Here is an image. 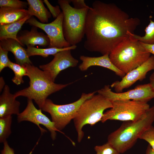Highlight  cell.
<instances>
[{
    "label": "cell",
    "instance_id": "d6a6232c",
    "mask_svg": "<svg viewBox=\"0 0 154 154\" xmlns=\"http://www.w3.org/2000/svg\"><path fill=\"white\" fill-rule=\"evenodd\" d=\"M149 80V83L154 89V72H153L150 76Z\"/></svg>",
    "mask_w": 154,
    "mask_h": 154
},
{
    "label": "cell",
    "instance_id": "8992f818",
    "mask_svg": "<svg viewBox=\"0 0 154 154\" xmlns=\"http://www.w3.org/2000/svg\"><path fill=\"white\" fill-rule=\"evenodd\" d=\"M112 107L111 101L98 93L83 103L73 119L78 142L81 141L84 136L83 127L86 124L94 125L101 121L104 110Z\"/></svg>",
    "mask_w": 154,
    "mask_h": 154
},
{
    "label": "cell",
    "instance_id": "9c48e42d",
    "mask_svg": "<svg viewBox=\"0 0 154 154\" xmlns=\"http://www.w3.org/2000/svg\"><path fill=\"white\" fill-rule=\"evenodd\" d=\"M97 92L111 102L130 100L147 103L154 98V89L149 83L138 85L133 89L120 93L113 92L110 86L106 85Z\"/></svg>",
    "mask_w": 154,
    "mask_h": 154
},
{
    "label": "cell",
    "instance_id": "83f0119b",
    "mask_svg": "<svg viewBox=\"0 0 154 154\" xmlns=\"http://www.w3.org/2000/svg\"><path fill=\"white\" fill-rule=\"evenodd\" d=\"M8 52L0 47V72L5 68L8 67L10 60L8 56Z\"/></svg>",
    "mask_w": 154,
    "mask_h": 154
},
{
    "label": "cell",
    "instance_id": "4dcf8cb0",
    "mask_svg": "<svg viewBox=\"0 0 154 154\" xmlns=\"http://www.w3.org/2000/svg\"><path fill=\"white\" fill-rule=\"evenodd\" d=\"M3 143V149L1 151V154H15L14 149L9 146L7 141Z\"/></svg>",
    "mask_w": 154,
    "mask_h": 154
},
{
    "label": "cell",
    "instance_id": "f546056e",
    "mask_svg": "<svg viewBox=\"0 0 154 154\" xmlns=\"http://www.w3.org/2000/svg\"><path fill=\"white\" fill-rule=\"evenodd\" d=\"M70 2H72L74 6V7L77 9H81L88 7L84 0H71Z\"/></svg>",
    "mask_w": 154,
    "mask_h": 154
},
{
    "label": "cell",
    "instance_id": "ffe728a7",
    "mask_svg": "<svg viewBox=\"0 0 154 154\" xmlns=\"http://www.w3.org/2000/svg\"><path fill=\"white\" fill-rule=\"evenodd\" d=\"M31 17L28 15L23 19L14 23L0 24V40L11 38L20 43L17 38V34L23 24Z\"/></svg>",
    "mask_w": 154,
    "mask_h": 154
},
{
    "label": "cell",
    "instance_id": "4316f807",
    "mask_svg": "<svg viewBox=\"0 0 154 154\" xmlns=\"http://www.w3.org/2000/svg\"><path fill=\"white\" fill-rule=\"evenodd\" d=\"M139 139L147 141L154 150V127L151 125L141 135Z\"/></svg>",
    "mask_w": 154,
    "mask_h": 154
},
{
    "label": "cell",
    "instance_id": "44dd1931",
    "mask_svg": "<svg viewBox=\"0 0 154 154\" xmlns=\"http://www.w3.org/2000/svg\"><path fill=\"white\" fill-rule=\"evenodd\" d=\"M77 47L76 45L64 48L49 47L47 48H38L31 46H27L26 49L27 54L29 57L35 55H40L44 57H46L49 55H54L58 52L67 49L74 50Z\"/></svg>",
    "mask_w": 154,
    "mask_h": 154
},
{
    "label": "cell",
    "instance_id": "7402d4cb",
    "mask_svg": "<svg viewBox=\"0 0 154 154\" xmlns=\"http://www.w3.org/2000/svg\"><path fill=\"white\" fill-rule=\"evenodd\" d=\"M149 25L145 29V34L141 37L130 33V34L137 40L143 43L149 44H154V21L151 19Z\"/></svg>",
    "mask_w": 154,
    "mask_h": 154
},
{
    "label": "cell",
    "instance_id": "ba28073f",
    "mask_svg": "<svg viewBox=\"0 0 154 154\" xmlns=\"http://www.w3.org/2000/svg\"><path fill=\"white\" fill-rule=\"evenodd\" d=\"M112 107L104 113L102 123L108 120L134 121L141 118L149 108L147 103L130 100L112 102Z\"/></svg>",
    "mask_w": 154,
    "mask_h": 154
},
{
    "label": "cell",
    "instance_id": "e0dca14e",
    "mask_svg": "<svg viewBox=\"0 0 154 154\" xmlns=\"http://www.w3.org/2000/svg\"><path fill=\"white\" fill-rule=\"evenodd\" d=\"M0 40V47L4 50L13 53L16 63L21 66L26 64H32V62L27 54L26 49L19 42L11 38Z\"/></svg>",
    "mask_w": 154,
    "mask_h": 154
},
{
    "label": "cell",
    "instance_id": "4fadbf2b",
    "mask_svg": "<svg viewBox=\"0 0 154 154\" xmlns=\"http://www.w3.org/2000/svg\"><path fill=\"white\" fill-rule=\"evenodd\" d=\"M71 49L60 51L54 55L53 60L49 63L39 67L50 77L54 82L60 72L70 67L77 66L78 61L71 54Z\"/></svg>",
    "mask_w": 154,
    "mask_h": 154
},
{
    "label": "cell",
    "instance_id": "5b68a950",
    "mask_svg": "<svg viewBox=\"0 0 154 154\" xmlns=\"http://www.w3.org/2000/svg\"><path fill=\"white\" fill-rule=\"evenodd\" d=\"M63 15V32L64 37L71 46L76 45L85 35L86 18L89 7L77 9L70 5V0H58Z\"/></svg>",
    "mask_w": 154,
    "mask_h": 154
},
{
    "label": "cell",
    "instance_id": "d4e9b609",
    "mask_svg": "<svg viewBox=\"0 0 154 154\" xmlns=\"http://www.w3.org/2000/svg\"><path fill=\"white\" fill-rule=\"evenodd\" d=\"M28 5L27 2L19 0H0V7H6L17 9H25Z\"/></svg>",
    "mask_w": 154,
    "mask_h": 154
},
{
    "label": "cell",
    "instance_id": "e575fe53",
    "mask_svg": "<svg viewBox=\"0 0 154 154\" xmlns=\"http://www.w3.org/2000/svg\"><path fill=\"white\" fill-rule=\"evenodd\" d=\"M5 82L4 80L2 77L0 78V92L2 91V89H3L5 85Z\"/></svg>",
    "mask_w": 154,
    "mask_h": 154
},
{
    "label": "cell",
    "instance_id": "2e32d148",
    "mask_svg": "<svg viewBox=\"0 0 154 154\" xmlns=\"http://www.w3.org/2000/svg\"><path fill=\"white\" fill-rule=\"evenodd\" d=\"M17 38L21 45L28 46H34L39 45L43 47L49 46L50 41L47 35L43 33L38 32L37 27L33 26L30 31L27 30L21 31Z\"/></svg>",
    "mask_w": 154,
    "mask_h": 154
},
{
    "label": "cell",
    "instance_id": "8fae6325",
    "mask_svg": "<svg viewBox=\"0 0 154 154\" xmlns=\"http://www.w3.org/2000/svg\"><path fill=\"white\" fill-rule=\"evenodd\" d=\"M42 110L41 109H38L35 107L32 100L28 99L26 108L17 115L18 122L28 121L33 123L38 126L42 134L46 131L40 127V125H42L50 131L52 139L54 140L56 136V131H58L53 122L42 113Z\"/></svg>",
    "mask_w": 154,
    "mask_h": 154
},
{
    "label": "cell",
    "instance_id": "52a82bcc",
    "mask_svg": "<svg viewBox=\"0 0 154 154\" xmlns=\"http://www.w3.org/2000/svg\"><path fill=\"white\" fill-rule=\"evenodd\" d=\"M97 92L88 94L83 93L77 100L64 105L55 104L50 99H47L41 109L50 114L56 128L58 131L61 132L73 119L83 103Z\"/></svg>",
    "mask_w": 154,
    "mask_h": 154
},
{
    "label": "cell",
    "instance_id": "277c9868",
    "mask_svg": "<svg viewBox=\"0 0 154 154\" xmlns=\"http://www.w3.org/2000/svg\"><path fill=\"white\" fill-rule=\"evenodd\" d=\"M130 33L129 37L119 43L109 55L113 64L125 74L141 65L151 56Z\"/></svg>",
    "mask_w": 154,
    "mask_h": 154
},
{
    "label": "cell",
    "instance_id": "6da1fadb",
    "mask_svg": "<svg viewBox=\"0 0 154 154\" xmlns=\"http://www.w3.org/2000/svg\"><path fill=\"white\" fill-rule=\"evenodd\" d=\"M137 18L128 15L113 3L95 1L90 7L85 23L84 47L90 52L109 54L129 37L140 24Z\"/></svg>",
    "mask_w": 154,
    "mask_h": 154
},
{
    "label": "cell",
    "instance_id": "3957f363",
    "mask_svg": "<svg viewBox=\"0 0 154 154\" xmlns=\"http://www.w3.org/2000/svg\"><path fill=\"white\" fill-rule=\"evenodd\" d=\"M154 121V106L147 110L144 116L134 121H125L108 136V142L120 154L131 148L142 133Z\"/></svg>",
    "mask_w": 154,
    "mask_h": 154
},
{
    "label": "cell",
    "instance_id": "d6986e66",
    "mask_svg": "<svg viewBox=\"0 0 154 154\" xmlns=\"http://www.w3.org/2000/svg\"><path fill=\"white\" fill-rule=\"evenodd\" d=\"M29 15L36 17L40 22L45 23H47L51 14L44 6L42 0H27Z\"/></svg>",
    "mask_w": 154,
    "mask_h": 154
},
{
    "label": "cell",
    "instance_id": "603a6c76",
    "mask_svg": "<svg viewBox=\"0 0 154 154\" xmlns=\"http://www.w3.org/2000/svg\"><path fill=\"white\" fill-rule=\"evenodd\" d=\"M13 72L14 76L12 79V81L17 85H19L24 83L23 77L27 76V71L25 68L17 63L10 61L8 67Z\"/></svg>",
    "mask_w": 154,
    "mask_h": 154
},
{
    "label": "cell",
    "instance_id": "7c38bea8",
    "mask_svg": "<svg viewBox=\"0 0 154 154\" xmlns=\"http://www.w3.org/2000/svg\"><path fill=\"white\" fill-rule=\"evenodd\" d=\"M154 70V56L152 55L145 62L137 68L130 71L122 78L120 81H116L110 85L116 92H122L137 81H142L146 77L147 73Z\"/></svg>",
    "mask_w": 154,
    "mask_h": 154
},
{
    "label": "cell",
    "instance_id": "7a4b0ae2",
    "mask_svg": "<svg viewBox=\"0 0 154 154\" xmlns=\"http://www.w3.org/2000/svg\"><path fill=\"white\" fill-rule=\"evenodd\" d=\"M23 66L27 70V76L30 80L29 86L16 92L15 97L22 96L33 100L39 109H42L49 96L70 84L55 83L44 71L31 64H26Z\"/></svg>",
    "mask_w": 154,
    "mask_h": 154
},
{
    "label": "cell",
    "instance_id": "9a60e30c",
    "mask_svg": "<svg viewBox=\"0 0 154 154\" xmlns=\"http://www.w3.org/2000/svg\"><path fill=\"white\" fill-rule=\"evenodd\" d=\"M16 98L14 94L10 93L8 86L5 85L0 96V118L20 113V103Z\"/></svg>",
    "mask_w": 154,
    "mask_h": 154
},
{
    "label": "cell",
    "instance_id": "1f68e13d",
    "mask_svg": "<svg viewBox=\"0 0 154 154\" xmlns=\"http://www.w3.org/2000/svg\"><path fill=\"white\" fill-rule=\"evenodd\" d=\"M139 42L141 45L147 51L153 54L154 56V44H149Z\"/></svg>",
    "mask_w": 154,
    "mask_h": 154
},
{
    "label": "cell",
    "instance_id": "ac0fdd59",
    "mask_svg": "<svg viewBox=\"0 0 154 154\" xmlns=\"http://www.w3.org/2000/svg\"><path fill=\"white\" fill-rule=\"evenodd\" d=\"M29 15L28 10L3 7L0 8V24H7L19 21Z\"/></svg>",
    "mask_w": 154,
    "mask_h": 154
},
{
    "label": "cell",
    "instance_id": "cb8c5ba5",
    "mask_svg": "<svg viewBox=\"0 0 154 154\" xmlns=\"http://www.w3.org/2000/svg\"><path fill=\"white\" fill-rule=\"evenodd\" d=\"M11 116L0 118V142L6 141L11 133Z\"/></svg>",
    "mask_w": 154,
    "mask_h": 154
},
{
    "label": "cell",
    "instance_id": "484cf974",
    "mask_svg": "<svg viewBox=\"0 0 154 154\" xmlns=\"http://www.w3.org/2000/svg\"><path fill=\"white\" fill-rule=\"evenodd\" d=\"M96 154H120L110 143L107 142L102 145H97L94 147Z\"/></svg>",
    "mask_w": 154,
    "mask_h": 154
},
{
    "label": "cell",
    "instance_id": "30bf717a",
    "mask_svg": "<svg viewBox=\"0 0 154 154\" xmlns=\"http://www.w3.org/2000/svg\"><path fill=\"white\" fill-rule=\"evenodd\" d=\"M63 18V14L61 12L54 21L49 23H42L32 17L28 19L25 23L39 28L46 33L50 41L48 48H62L71 46L64 36L62 29Z\"/></svg>",
    "mask_w": 154,
    "mask_h": 154
},
{
    "label": "cell",
    "instance_id": "5bb4252c",
    "mask_svg": "<svg viewBox=\"0 0 154 154\" xmlns=\"http://www.w3.org/2000/svg\"><path fill=\"white\" fill-rule=\"evenodd\" d=\"M82 63L78 66L81 71H86L90 67L98 66L108 68L114 72L118 76L123 78L125 75L118 69L111 62L109 54H106L99 57H89L84 55L80 56Z\"/></svg>",
    "mask_w": 154,
    "mask_h": 154
},
{
    "label": "cell",
    "instance_id": "f1b7e54d",
    "mask_svg": "<svg viewBox=\"0 0 154 154\" xmlns=\"http://www.w3.org/2000/svg\"><path fill=\"white\" fill-rule=\"evenodd\" d=\"M43 1L47 6L53 17L56 19L61 12L60 9V6L58 5L55 6H53L47 0H44Z\"/></svg>",
    "mask_w": 154,
    "mask_h": 154
},
{
    "label": "cell",
    "instance_id": "836d02e7",
    "mask_svg": "<svg viewBox=\"0 0 154 154\" xmlns=\"http://www.w3.org/2000/svg\"><path fill=\"white\" fill-rule=\"evenodd\" d=\"M145 154H154V150L149 144L147 147Z\"/></svg>",
    "mask_w": 154,
    "mask_h": 154
}]
</instances>
